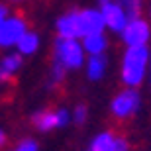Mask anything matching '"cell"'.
<instances>
[{
  "label": "cell",
  "instance_id": "23",
  "mask_svg": "<svg viewBox=\"0 0 151 151\" xmlns=\"http://www.w3.org/2000/svg\"><path fill=\"white\" fill-rule=\"evenodd\" d=\"M12 2H22V0H12Z\"/></svg>",
  "mask_w": 151,
  "mask_h": 151
},
{
  "label": "cell",
  "instance_id": "13",
  "mask_svg": "<svg viewBox=\"0 0 151 151\" xmlns=\"http://www.w3.org/2000/svg\"><path fill=\"white\" fill-rule=\"evenodd\" d=\"M37 49H39V35L35 32H28L18 43V53H22V55H34Z\"/></svg>",
  "mask_w": 151,
  "mask_h": 151
},
{
  "label": "cell",
  "instance_id": "24",
  "mask_svg": "<svg viewBox=\"0 0 151 151\" xmlns=\"http://www.w3.org/2000/svg\"><path fill=\"white\" fill-rule=\"evenodd\" d=\"M149 16H151V8H149Z\"/></svg>",
  "mask_w": 151,
  "mask_h": 151
},
{
  "label": "cell",
  "instance_id": "18",
  "mask_svg": "<svg viewBox=\"0 0 151 151\" xmlns=\"http://www.w3.org/2000/svg\"><path fill=\"white\" fill-rule=\"evenodd\" d=\"M110 151H128V145H126L124 139H114V145Z\"/></svg>",
  "mask_w": 151,
  "mask_h": 151
},
{
  "label": "cell",
  "instance_id": "6",
  "mask_svg": "<svg viewBox=\"0 0 151 151\" xmlns=\"http://www.w3.org/2000/svg\"><path fill=\"white\" fill-rule=\"evenodd\" d=\"M100 10H102V16H104V22H106V29H110L114 34H122L126 29V26L129 22V14L122 4L112 0L110 4H104Z\"/></svg>",
  "mask_w": 151,
  "mask_h": 151
},
{
  "label": "cell",
  "instance_id": "5",
  "mask_svg": "<svg viewBox=\"0 0 151 151\" xmlns=\"http://www.w3.org/2000/svg\"><path fill=\"white\" fill-rule=\"evenodd\" d=\"M137 108H139V94L135 88H129V86H126V90H122V92H118L110 104V110L116 118L134 116Z\"/></svg>",
  "mask_w": 151,
  "mask_h": 151
},
{
  "label": "cell",
  "instance_id": "4",
  "mask_svg": "<svg viewBox=\"0 0 151 151\" xmlns=\"http://www.w3.org/2000/svg\"><path fill=\"white\" fill-rule=\"evenodd\" d=\"M28 34V24L22 16H8L2 29H0V47H12L18 45L20 39Z\"/></svg>",
  "mask_w": 151,
  "mask_h": 151
},
{
  "label": "cell",
  "instance_id": "12",
  "mask_svg": "<svg viewBox=\"0 0 151 151\" xmlns=\"http://www.w3.org/2000/svg\"><path fill=\"white\" fill-rule=\"evenodd\" d=\"M106 73V57L104 55H90L86 61V75L90 81H100Z\"/></svg>",
  "mask_w": 151,
  "mask_h": 151
},
{
  "label": "cell",
  "instance_id": "16",
  "mask_svg": "<svg viewBox=\"0 0 151 151\" xmlns=\"http://www.w3.org/2000/svg\"><path fill=\"white\" fill-rule=\"evenodd\" d=\"M14 151H37V143L34 139H24L22 143H18Z\"/></svg>",
  "mask_w": 151,
  "mask_h": 151
},
{
  "label": "cell",
  "instance_id": "1",
  "mask_svg": "<svg viewBox=\"0 0 151 151\" xmlns=\"http://www.w3.org/2000/svg\"><path fill=\"white\" fill-rule=\"evenodd\" d=\"M149 75V47L137 45L128 47L122 59V81L126 86L135 88L143 83V78Z\"/></svg>",
  "mask_w": 151,
  "mask_h": 151
},
{
  "label": "cell",
  "instance_id": "15",
  "mask_svg": "<svg viewBox=\"0 0 151 151\" xmlns=\"http://www.w3.org/2000/svg\"><path fill=\"white\" fill-rule=\"evenodd\" d=\"M118 4H122L129 14V20L132 18H137L139 16V8H141V0H116Z\"/></svg>",
  "mask_w": 151,
  "mask_h": 151
},
{
  "label": "cell",
  "instance_id": "21",
  "mask_svg": "<svg viewBox=\"0 0 151 151\" xmlns=\"http://www.w3.org/2000/svg\"><path fill=\"white\" fill-rule=\"evenodd\" d=\"M110 2H112V0H98V4H100V6H104V4H110Z\"/></svg>",
  "mask_w": 151,
  "mask_h": 151
},
{
  "label": "cell",
  "instance_id": "10",
  "mask_svg": "<svg viewBox=\"0 0 151 151\" xmlns=\"http://www.w3.org/2000/svg\"><path fill=\"white\" fill-rule=\"evenodd\" d=\"M22 53H10L0 59V83H6L22 67Z\"/></svg>",
  "mask_w": 151,
  "mask_h": 151
},
{
  "label": "cell",
  "instance_id": "14",
  "mask_svg": "<svg viewBox=\"0 0 151 151\" xmlns=\"http://www.w3.org/2000/svg\"><path fill=\"white\" fill-rule=\"evenodd\" d=\"M114 139H116V137H114L112 134L104 132V134L96 135L94 139H92L88 151H110V149H112V145H114Z\"/></svg>",
  "mask_w": 151,
  "mask_h": 151
},
{
  "label": "cell",
  "instance_id": "7",
  "mask_svg": "<svg viewBox=\"0 0 151 151\" xmlns=\"http://www.w3.org/2000/svg\"><path fill=\"white\" fill-rule=\"evenodd\" d=\"M57 34L61 37H73L81 39L83 37V29H81V10H69L63 16H59L55 24Z\"/></svg>",
  "mask_w": 151,
  "mask_h": 151
},
{
  "label": "cell",
  "instance_id": "22",
  "mask_svg": "<svg viewBox=\"0 0 151 151\" xmlns=\"http://www.w3.org/2000/svg\"><path fill=\"white\" fill-rule=\"evenodd\" d=\"M149 81H151V49H149Z\"/></svg>",
  "mask_w": 151,
  "mask_h": 151
},
{
  "label": "cell",
  "instance_id": "9",
  "mask_svg": "<svg viewBox=\"0 0 151 151\" xmlns=\"http://www.w3.org/2000/svg\"><path fill=\"white\" fill-rule=\"evenodd\" d=\"M81 29H83V37H86L90 34H102L106 29L102 10H94V8L81 10Z\"/></svg>",
  "mask_w": 151,
  "mask_h": 151
},
{
  "label": "cell",
  "instance_id": "3",
  "mask_svg": "<svg viewBox=\"0 0 151 151\" xmlns=\"http://www.w3.org/2000/svg\"><path fill=\"white\" fill-rule=\"evenodd\" d=\"M122 39L126 47H137V45H147L151 41V26L143 18H132L122 32Z\"/></svg>",
  "mask_w": 151,
  "mask_h": 151
},
{
  "label": "cell",
  "instance_id": "2",
  "mask_svg": "<svg viewBox=\"0 0 151 151\" xmlns=\"http://www.w3.org/2000/svg\"><path fill=\"white\" fill-rule=\"evenodd\" d=\"M84 47L78 43V39L73 37H61L57 35L53 45V61L63 65L65 69H81L84 65Z\"/></svg>",
  "mask_w": 151,
  "mask_h": 151
},
{
  "label": "cell",
  "instance_id": "19",
  "mask_svg": "<svg viewBox=\"0 0 151 151\" xmlns=\"http://www.w3.org/2000/svg\"><path fill=\"white\" fill-rule=\"evenodd\" d=\"M6 20H8V8L0 4V29H2V24H4Z\"/></svg>",
  "mask_w": 151,
  "mask_h": 151
},
{
  "label": "cell",
  "instance_id": "8",
  "mask_svg": "<svg viewBox=\"0 0 151 151\" xmlns=\"http://www.w3.org/2000/svg\"><path fill=\"white\" fill-rule=\"evenodd\" d=\"M32 122L35 124V128L39 132H47V129H53V128H61L69 122V112L67 110H39V112L34 114Z\"/></svg>",
  "mask_w": 151,
  "mask_h": 151
},
{
  "label": "cell",
  "instance_id": "17",
  "mask_svg": "<svg viewBox=\"0 0 151 151\" xmlns=\"http://www.w3.org/2000/svg\"><path fill=\"white\" fill-rule=\"evenodd\" d=\"M84 120H86V108L77 106L75 108V124H83Z\"/></svg>",
  "mask_w": 151,
  "mask_h": 151
},
{
  "label": "cell",
  "instance_id": "11",
  "mask_svg": "<svg viewBox=\"0 0 151 151\" xmlns=\"http://www.w3.org/2000/svg\"><path fill=\"white\" fill-rule=\"evenodd\" d=\"M83 47L88 55H104V51L108 47V39L102 34H90L86 37H83Z\"/></svg>",
  "mask_w": 151,
  "mask_h": 151
},
{
  "label": "cell",
  "instance_id": "20",
  "mask_svg": "<svg viewBox=\"0 0 151 151\" xmlns=\"http://www.w3.org/2000/svg\"><path fill=\"white\" fill-rule=\"evenodd\" d=\"M4 141H6V135H4V132L0 129V145H4Z\"/></svg>",
  "mask_w": 151,
  "mask_h": 151
}]
</instances>
